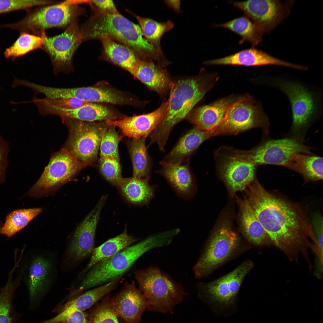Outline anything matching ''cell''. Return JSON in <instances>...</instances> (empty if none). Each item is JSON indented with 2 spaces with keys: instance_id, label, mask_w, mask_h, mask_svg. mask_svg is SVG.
Masks as SVG:
<instances>
[{
  "instance_id": "9c48e42d",
  "label": "cell",
  "mask_w": 323,
  "mask_h": 323,
  "mask_svg": "<svg viewBox=\"0 0 323 323\" xmlns=\"http://www.w3.org/2000/svg\"><path fill=\"white\" fill-rule=\"evenodd\" d=\"M268 118L261 103L252 96H240L229 108L222 123L212 130L213 136L235 134L255 127L266 133L269 126Z\"/></svg>"
},
{
  "instance_id": "f35d334b",
  "label": "cell",
  "mask_w": 323,
  "mask_h": 323,
  "mask_svg": "<svg viewBox=\"0 0 323 323\" xmlns=\"http://www.w3.org/2000/svg\"><path fill=\"white\" fill-rule=\"evenodd\" d=\"M87 102H103L114 104L124 103L125 98L110 90L93 87H82V100Z\"/></svg>"
},
{
  "instance_id": "2e32d148",
  "label": "cell",
  "mask_w": 323,
  "mask_h": 323,
  "mask_svg": "<svg viewBox=\"0 0 323 323\" xmlns=\"http://www.w3.org/2000/svg\"><path fill=\"white\" fill-rule=\"evenodd\" d=\"M168 100L150 113L118 120H107L108 125L118 127L124 136L137 139L145 138L157 127L165 118L167 111Z\"/></svg>"
},
{
  "instance_id": "8fae6325",
  "label": "cell",
  "mask_w": 323,
  "mask_h": 323,
  "mask_svg": "<svg viewBox=\"0 0 323 323\" xmlns=\"http://www.w3.org/2000/svg\"><path fill=\"white\" fill-rule=\"evenodd\" d=\"M238 240L237 235L227 223L218 228L193 268L195 277L203 278L226 260L236 249Z\"/></svg>"
},
{
  "instance_id": "7c38bea8",
  "label": "cell",
  "mask_w": 323,
  "mask_h": 323,
  "mask_svg": "<svg viewBox=\"0 0 323 323\" xmlns=\"http://www.w3.org/2000/svg\"><path fill=\"white\" fill-rule=\"evenodd\" d=\"M218 150L217 167L231 192L245 190L255 179L256 165L246 158L240 150L230 148Z\"/></svg>"
},
{
  "instance_id": "ba28073f",
  "label": "cell",
  "mask_w": 323,
  "mask_h": 323,
  "mask_svg": "<svg viewBox=\"0 0 323 323\" xmlns=\"http://www.w3.org/2000/svg\"><path fill=\"white\" fill-rule=\"evenodd\" d=\"M67 127L68 136L63 147L86 166L97 158L102 137L109 125L105 122L84 121L61 117Z\"/></svg>"
},
{
  "instance_id": "8992f818",
  "label": "cell",
  "mask_w": 323,
  "mask_h": 323,
  "mask_svg": "<svg viewBox=\"0 0 323 323\" xmlns=\"http://www.w3.org/2000/svg\"><path fill=\"white\" fill-rule=\"evenodd\" d=\"M265 84L275 88L287 97L292 115V131L298 134L321 111V96L311 87L299 81L280 77H267Z\"/></svg>"
},
{
  "instance_id": "1f68e13d",
  "label": "cell",
  "mask_w": 323,
  "mask_h": 323,
  "mask_svg": "<svg viewBox=\"0 0 323 323\" xmlns=\"http://www.w3.org/2000/svg\"><path fill=\"white\" fill-rule=\"evenodd\" d=\"M163 173L180 193L187 194L191 190L192 180L188 167L180 163L163 161Z\"/></svg>"
},
{
  "instance_id": "52a82bcc",
  "label": "cell",
  "mask_w": 323,
  "mask_h": 323,
  "mask_svg": "<svg viewBox=\"0 0 323 323\" xmlns=\"http://www.w3.org/2000/svg\"><path fill=\"white\" fill-rule=\"evenodd\" d=\"M69 0L26 10V16L19 21L0 25L21 33L40 36L42 33L52 28L66 29L77 21L84 13L79 5L71 4Z\"/></svg>"
},
{
  "instance_id": "4dcf8cb0",
  "label": "cell",
  "mask_w": 323,
  "mask_h": 323,
  "mask_svg": "<svg viewBox=\"0 0 323 323\" xmlns=\"http://www.w3.org/2000/svg\"><path fill=\"white\" fill-rule=\"evenodd\" d=\"M135 17L145 38L159 54L163 56L161 39L165 33L173 28L174 26L173 23L170 20L158 22L149 18L136 15Z\"/></svg>"
},
{
  "instance_id": "603a6c76",
  "label": "cell",
  "mask_w": 323,
  "mask_h": 323,
  "mask_svg": "<svg viewBox=\"0 0 323 323\" xmlns=\"http://www.w3.org/2000/svg\"><path fill=\"white\" fill-rule=\"evenodd\" d=\"M238 202L240 211L241 228L245 237L256 245L269 246L272 245L246 198L238 199Z\"/></svg>"
},
{
  "instance_id": "e575fe53",
  "label": "cell",
  "mask_w": 323,
  "mask_h": 323,
  "mask_svg": "<svg viewBox=\"0 0 323 323\" xmlns=\"http://www.w3.org/2000/svg\"><path fill=\"white\" fill-rule=\"evenodd\" d=\"M42 44L40 36L25 33H20L15 42L5 49L4 55L6 58L14 60L31 51L41 49Z\"/></svg>"
},
{
  "instance_id": "ac0fdd59",
  "label": "cell",
  "mask_w": 323,
  "mask_h": 323,
  "mask_svg": "<svg viewBox=\"0 0 323 323\" xmlns=\"http://www.w3.org/2000/svg\"><path fill=\"white\" fill-rule=\"evenodd\" d=\"M251 261L244 262L227 275L201 287L214 300L226 305L232 301L246 275L253 266Z\"/></svg>"
},
{
  "instance_id": "83f0119b",
  "label": "cell",
  "mask_w": 323,
  "mask_h": 323,
  "mask_svg": "<svg viewBox=\"0 0 323 323\" xmlns=\"http://www.w3.org/2000/svg\"><path fill=\"white\" fill-rule=\"evenodd\" d=\"M137 240V239L129 235L126 229L115 237L109 239L94 248L90 261L82 273L86 272L97 263L116 254Z\"/></svg>"
},
{
  "instance_id": "7dc6e473",
  "label": "cell",
  "mask_w": 323,
  "mask_h": 323,
  "mask_svg": "<svg viewBox=\"0 0 323 323\" xmlns=\"http://www.w3.org/2000/svg\"><path fill=\"white\" fill-rule=\"evenodd\" d=\"M7 153V144L0 137V182L2 181L4 177Z\"/></svg>"
},
{
  "instance_id": "bcb514c9",
  "label": "cell",
  "mask_w": 323,
  "mask_h": 323,
  "mask_svg": "<svg viewBox=\"0 0 323 323\" xmlns=\"http://www.w3.org/2000/svg\"><path fill=\"white\" fill-rule=\"evenodd\" d=\"M60 323H91L89 315L83 311L73 312L66 316Z\"/></svg>"
},
{
  "instance_id": "9a60e30c",
  "label": "cell",
  "mask_w": 323,
  "mask_h": 323,
  "mask_svg": "<svg viewBox=\"0 0 323 323\" xmlns=\"http://www.w3.org/2000/svg\"><path fill=\"white\" fill-rule=\"evenodd\" d=\"M106 196H102L75 231L68 248V256L78 261L92 254L95 244L97 226Z\"/></svg>"
},
{
  "instance_id": "e0dca14e",
  "label": "cell",
  "mask_w": 323,
  "mask_h": 323,
  "mask_svg": "<svg viewBox=\"0 0 323 323\" xmlns=\"http://www.w3.org/2000/svg\"><path fill=\"white\" fill-rule=\"evenodd\" d=\"M111 301L117 316L126 323H140L142 314L148 307L146 298L133 281L126 282Z\"/></svg>"
},
{
  "instance_id": "f546056e",
  "label": "cell",
  "mask_w": 323,
  "mask_h": 323,
  "mask_svg": "<svg viewBox=\"0 0 323 323\" xmlns=\"http://www.w3.org/2000/svg\"><path fill=\"white\" fill-rule=\"evenodd\" d=\"M118 186L125 198L133 204L145 203L153 196V189L144 179L122 178Z\"/></svg>"
},
{
  "instance_id": "c3c4849f",
  "label": "cell",
  "mask_w": 323,
  "mask_h": 323,
  "mask_svg": "<svg viewBox=\"0 0 323 323\" xmlns=\"http://www.w3.org/2000/svg\"><path fill=\"white\" fill-rule=\"evenodd\" d=\"M166 3L177 12L180 11V2L179 0H167Z\"/></svg>"
},
{
  "instance_id": "4316f807",
  "label": "cell",
  "mask_w": 323,
  "mask_h": 323,
  "mask_svg": "<svg viewBox=\"0 0 323 323\" xmlns=\"http://www.w3.org/2000/svg\"><path fill=\"white\" fill-rule=\"evenodd\" d=\"M323 164L321 157L297 153L284 167L298 172L306 181H313L322 179Z\"/></svg>"
},
{
  "instance_id": "5bb4252c",
  "label": "cell",
  "mask_w": 323,
  "mask_h": 323,
  "mask_svg": "<svg viewBox=\"0 0 323 323\" xmlns=\"http://www.w3.org/2000/svg\"><path fill=\"white\" fill-rule=\"evenodd\" d=\"M310 149L298 139L286 138L269 140L250 150L242 152L256 165L268 164L284 166L295 154H311Z\"/></svg>"
},
{
  "instance_id": "d6986e66",
  "label": "cell",
  "mask_w": 323,
  "mask_h": 323,
  "mask_svg": "<svg viewBox=\"0 0 323 323\" xmlns=\"http://www.w3.org/2000/svg\"><path fill=\"white\" fill-rule=\"evenodd\" d=\"M240 97L231 95L210 104L198 107L191 111L188 119L198 129L212 130L221 124L230 106Z\"/></svg>"
},
{
  "instance_id": "30bf717a",
  "label": "cell",
  "mask_w": 323,
  "mask_h": 323,
  "mask_svg": "<svg viewBox=\"0 0 323 323\" xmlns=\"http://www.w3.org/2000/svg\"><path fill=\"white\" fill-rule=\"evenodd\" d=\"M40 36L42 41L41 49L49 57L54 74H68L73 71L74 54L83 42L78 21L60 34L49 36L43 32Z\"/></svg>"
},
{
  "instance_id": "7a4b0ae2",
  "label": "cell",
  "mask_w": 323,
  "mask_h": 323,
  "mask_svg": "<svg viewBox=\"0 0 323 323\" xmlns=\"http://www.w3.org/2000/svg\"><path fill=\"white\" fill-rule=\"evenodd\" d=\"M217 74L201 71L197 75L172 81L166 115L152 133L151 139L164 149L170 132L178 122L187 117L194 107L214 86Z\"/></svg>"
},
{
  "instance_id": "ffe728a7",
  "label": "cell",
  "mask_w": 323,
  "mask_h": 323,
  "mask_svg": "<svg viewBox=\"0 0 323 323\" xmlns=\"http://www.w3.org/2000/svg\"><path fill=\"white\" fill-rule=\"evenodd\" d=\"M208 65H239L247 66L266 65L281 66L297 69L298 65L273 57L254 48L243 50L223 58L207 60Z\"/></svg>"
},
{
  "instance_id": "60d3db41",
  "label": "cell",
  "mask_w": 323,
  "mask_h": 323,
  "mask_svg": "<svg viewBox=\"0 0 323 323\" xmlns=\"http://www.w3.org/2000/svg\"><path fill=\"white\" fill-rule=\"evenodd\" d=\"M100 172L104 178L113 185L118 186L122 178L119 160L109 158H100Z\"/></svg>"
},
{
  "instance_id": "836d02e7",
  "label": "cell",
  "mask_w": 323,
  "mask_h": 323,
  "mask_svg": "<svg viewBox=\"0 0 323 323\" xmlns=\"http://www.w3.org/2000/svg\"><path fill=\"white\" fill-rule=\"evenodd\" d=\"M42 211L40 208L15 210L7 217L1 229V234L10 237L24 228Z\"/></svg>"
},
{
  "instance_id": "b9f144b4",
  "label": "cell",
  "mask_w": 323,
  "mask_h": 323,
  "mask_svg": "<svg viewBox=\"0 0 323 323\" xmlns=\"http://www.w3.org/2000/svg\"><path fill=\"white\" fill-rule=\"evenodd\" d=\"M111 301L98 304L89 315L91 323H119Z\"/></svg>"
},
{
  "instance_id": "6da1fadb",
  "label": "cell",
  "mask_w": 323,
  "mask_h": 323,
  "mask_svg": "<svg viewBox=\"0 0 323 323\" xmlns=\"http://www.w3.org/2000/svg\"><path fill=\"white\" fill-rule=\"evenodd\" d=\"M249 204L272 243L291 261L302 255L310 261L308 249L317 241L306 215L294 204L266 190L255 180L245 190Z\"/></svg>"
},
{
  "instance_id": "8d00e7d4",
  "label": "cell",
  "mask_w": 323,
  "mask_h": 323,
  "mask_svg": "<svg viewBox=\"0 0 323 323\" xmlns=\"http://www.w3.org/2000/svg\"><path fill=\"white\" fill-rule=\"evenodd\" d=\"M32 101L37 106L39 113L43 115H48L53 110L77 108L89 103L69 98H34Z\"/></svg>"
},
{
  "instance_id": "44dd1931",
  "label": "cell",
  "mask_w": 323,
  "mask_h": 323,
  "mask_svg": "<svg viewBox=\"0 0 323 323\" xmlns=\"http://www.w3.org/2000/svg\"><path fill=\"white\" fill-rule=\"evenodd\" d=\"M230 3L243 11L261 31L275 23L281 15V7L277 1L252 0Z\"/></svg>"
},
{
  "instance_id": "7bdbcfd3",
  "label": "cell",
  "mask_w": 323,
  "mask_h": 323,
  "mask_svg": "<svg viewBox=\"0 0 323 323\" xmlns=\"http://www.w3.org/2000/svg\"><path fill=\"white\" fill-rule=\"evenodd\" d=\"M51 0H0V14L12 11L31 9L36 6L49 5Z\"/></svg>"
},
{
  "instance_id": "277c9868",
  "label": "cell",
  "mask_w": 323,
  "mask_h": 323,
  "mask_svg": "<svg viewBox=\"0 0 323 323\" xmlns=\"http://www.w3.org/2000/svg\"><path fill=\"white\" fill-rule=\"evenodd\" d=\"M168 245V240L162 234L149 237L127 247L92 267L82 280L77 291L80 293L85 289L110 281L124 275L145 253Z\"/></svg>"
},
{
  "instance_id": "74e56055",
  "label": "cell",
  "mask_w": 323,
  "mask_h": 323,
  "mask_svg": "<svg viewBox=\"0 0 323 323\" xmlns=\"http://www.w3.org/2000/svg\"><path fill=\"white\" fill-rule=\"evenodd\" d=\"M10 273L5 286L0 292V323H15V316L12 307V299L15 285Z\"/></svg>"
},
{
  "instance_id": "d590c367",
  "label": "cell",
  "mask_w": 323,
  "mask_h": 323,
  "mask_svg": "<svg viewBox=\"0 0 323 323\" xmlns=\"http://www.w3.org/2000/svg\"><path fill=\"white\" fill-rule=\"evenodd\" d=\"M145 138H142L133 139L130 144L129 152L134 177L144 179L149 172V162Z\"/></svg>"
},
{
  "instance_id": "3957f363",
  "label": "cell",
  "mask_w": 323,
  "mask_h": 323,
  "mask_svg": "<svg viewBox=\"0 0 323 323\" xmlns=\"http://www.w3.org/2000/svg\"><path fill=\"white\" fill-rule=\"evenodd\" d=\"M95 12L80 27L83 41L107 37L131 48L142 59L161 61L162 56L145 38L139 25L119 12Z\"/></svg>"
},
{
  "instance_id": "d4e9b609",
  "label": "cell",
  "mask_w": 323,
  "mask_h": 323,
  "mask_svg": "<svg viewBox=\"0 0 323 323\" xmlns=\"http://www.w3.org/2000/svg\"><path fill=\"white\" fill-rule=\"evenodd\" d=\"M51 265L42 256L32 261L29 269V288L30 297L34 301L43 293L51 283Z\"/></svg>"
},
{
  "instance_id": "4fadbf2b",
  "label": "cell",
  "mask_w": 323,
  "mask_h": 323,
  "mask_svg": "<svg viewBox=\"0 0 323 323\" xmlns=\"http://www.w3.org/2000/svg\"><path fill=\"white\" fill-rule=\"evenodd\" d=\"M86 167L63 147L51 156L39 180L30 190L33 195L57 187L71 179Z\"/></svg>"
},
{
  "instance_id": "d6a6232c",
  "label": "cell",
  "mask_w": 323,
  "mask_h": 323,
  "mask_svg": "<svg viewBox=\"0 0 323 323\" xmlns=\"http://www.w3.org/2000/svg\"><path fill=\"white\" fill-rule=\"evenodd\" d=\"M214 26L229 30L239 35L241 37L240 44L248 42L254 45L256 44L259 41L261 31L256 24L245 16Z\"/></svg>"
},
{
  "instance_id": "7402d4cb",
  "label": "cell",
  "mask_w": 323,
  "mask_h": 323,
  "mask_svg": "<svg viewBox=\"0 0 323 323\" xmlns=\"http://www.w3.org/2000/svg\"><path fill=\"white\" fill-rule=\"evenodd\" d=\"M153 61L140 59L131 74L151 90L163 96L172 81L167 70Z\"/></svg>"
},
{
  "instance_id": "5b68a950",
  "label": "cell",
  "mask_w": 323,
  "mask_h": 323,
  "mask_svg": "<svg viewBox=\"0 0 323 323\" xmlns=\"http://www.w3.org/2000/svg\"><path fill=\"white\" fill-rule=\"evenodd\" d=\"M134 275L139 289L147 301V309L149 310L172 312L185 295L182 284L158 267L150 266L136 270Z\"/></svg>"
},
{
  "instance_id": "ab89813d",
  "label": "cell",
  "mask_w": 323,
  "mask_h": 323,
  "mask_svg": "<svg viewBox=\"0 0 323 323\" xmlns=\"http://www.w3.org/2000/svg\"><path fill=\"white\" fill-rule=\"evenodd\" d=\"M120 138L115 127L109 126L103 134L100 147V157L119 160L118 144Z\"/></svg>"
},
{
  "instance_id": "ee69618b",
  "label": "cell",
  "mask_w": 323,
  "mask_h": 323,
  "mask_svg": "<svg viewBox=\"0 0 323 323\" xmlns=\"http://www.w3.org/2000/svg\"><path fill=\"white\" fill-rule=\"evenodd\" d=\"M313 231L317 241L318 250L323 253V219L319 214L315 215L313 217L311 224Z\"/></svg>"
},
{
  "instance_id": "f6af8a7d",
  "label": "cell",
  "mask_w": 323,
  "mask_h": 323,
  "mask_svg": "<svg viewBox=\"0 0 323 323\" xmlns=\"http://www.w3.org/2000/svg\"><path fill=\"white\" fill-rule=\"evenodd\" d=\"M90 5L95 7L96 11L100 13L112 14L119 12L112 0H91Z\"/></svg>"
},
{
  "instance_id": "484cf974",
  "label": "cell",
  "mask_w": 323,
  "mask_h": 323,
  "mask_svg": "<svg viewBox=\"0 0 323 323\" xmlns=\"http://www.w3.org/2000/svg\"><path fill=\"white\" fill-rule=\"evenodd\" d=\"M212 136L211 131L204 130L194 127L180 139L164 161L180 162L197 149L204 141Z\"/></svg>"
},
{
  "instance_id": "cb8c5ba5",
  "label": "cell",
  "mask_w": 323,
  "mask_h": 323,
  "mask_svg": "<svg viewBox=\"0 0 323 323\" xmlns=\"http://www.w3.org/2000/svg\"><path fill=\"white\" fill-rule=\"evenodd\" d=\"M99 39L102 46V55L108 60L131 74L141 59L132 48L107 37Z\"/></svg>"
},
{
  "instance_id": "f1b7e54d",
  "label": "cell",
  "mask_w": 323,
  "mask_h": 323,
  "mask_svg": "<svg viewBox=\"0 0 323 323\" xmlns=\"http://www.w3.org/2000/svg\"><path fill=\"white\" fill-rule=\"evenodd\" d=\"M51 114L60 118L66 117L89 122L110 120L112 115L110 110L106 107L91 103L77 108L54 110L51 112Z\"/></svg>"
}]
</instances>
